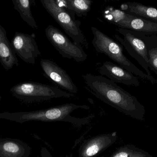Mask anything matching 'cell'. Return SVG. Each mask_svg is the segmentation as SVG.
<instances>
[{
    "instance_id": "obj_1",
    "label": "cell",
    "mask_w": 157,
    "mask_h": 157,
    "mask_svg": "<svg viewBox=\"0 0 157 157\" xmlns=\"http://www.w3.org/2000/svg\"><path fill=\"white\" fill-rule=\"evenodd\" d=\"M82 78L89 90L105 102L128 114L143 110L136 97L107 78L90 73Z\"/></svg>"
},
{
    "instance_id": "obj_2",
    "label": "cell",
    "mask_w": 157,
    "mask_h": 157,
    "mask_svg": "<svg viewBox=\"0 0 157 157\" xmlns=\"http://www.w3.org/2000/svg\"><path fill=\"white\" fill-rule=\"evenodd\" d=\"M78 109L88 110L90 107L85 105L67 103L55 107L36 111L27 112H4L0 113V118L22 124L28 121L70 122L77 126L82 125L89 122V117L78 118L72 117L70 114Z\"/></svg>"
},
{
    "instance_id": "obj_3",
    "label": "cell",
    "mask_w": 157,
    "mask_h": 157,
    "mask_svg": "<svg viewBox=\"0 0 157 157\" xmlns=\"http://www.w3.org/2000/svg\"><path fill=\"white\" fill-rule=\"evenodd\" d=\"M94 35L92 44L98 53L105 54L119 66L130 71L134 75L150 82L156 83V79L143 72L131 62L123 53V46L95 27H91Z\"/></svg>"
},
{
    "instance_id": "obj_4",
    "label": "cell",
    "mask_w": 157,
    "mask_h": 157,
    "mask_svg": "<svg viewBox=\"0 0 157 157\" xmlns=\"http://www.w3.org/2000/svg\"><path fill=\"white\" fill-rule=\"evenodd\" d=\"M41 2L74 43L88 48L89 44L80 28L81 22L75 19L74 13L67 9L61 1L41 0Z\"/></svg>"
},
{
    "instance_id": "obj_5",
    "label": "cell",
    "mask_w": 157,
    "mask_h": 157,
    "mask_svg": "<svg viewBox=\"0 0 157 157\" xmlns=\"http://www.w3.org/2000/svg\"><path fill=\"white\" fill-rule=\"evenodd\" d=\"M13 97L26 103L37 102L59 98H71L74 94L57 87L33 82H21L10 89Z\"/></svg>"
},
{
    "instance_id": "obj_6",
    "label": "cell",
    "mask_w": 157,
    "mask_h": 157,
    "mask_svg": "<svg viewBox=\"0 0 157 157\" xmlns=\"http://www.w3.org/2000/svg\"><path fill=\"white\" fill-rule=\"evenodd\" d=\"M117 31L123 37L115 34V39L124 47L130 56L138 62L146 71V74L152 77L151 71L154 73L155 71L149 62L147 47L140 36V33L121 28L117 29Z\"/></svg>"
},
{
    "instance_id": "obj_7",
    "label": "cell",
    "mask_w": 157,
    "mask_h": 157,
    "mask_svg": "<svg viewBox=\"0 0 157 157\" xmlns=\"http://www.w3.org/2000/svg\"><path fill=\"white\" fill-rule=\"evenodd\" d=\"M45 35L51 44L63 57L73 59L78 63L87 59V54L82 46L71 42L56 27L48 25L45 29Z\"/></svg>"
},
{
    "instance_id": "obj_8",
    "label": "cell",
    "mask_w": 157,
    "mask_h": 157,
    "mask_svg": "<svg viewBox=\"0 0 157 157\" xmlns=\"http://www.w3.org/2000/svg\"><path fill=\"white\" fill-rule=\"evenodd\" d=\"M35 34H28L16 32L11 44L15 54L25 63L34 65L41 55L35 40Z\"/></svg>"
},
{
    "instance_id": "obj_9",
    "label": "cell",
    "mask_w": 157,
    "mask_h": 157,
    "mask_svg": "<svg viewBox=\"0 0 157 157\" xmlns=\"http://www.w3.org/2000/svg\"><path fill=\"white\" fill-rule=\"evenodd\" d=\"M40 64L44 74L48 79L68 92L73 94H78V88L71 77L56 63L49 59H42Z\"/></svg>"
},
{
    "instance_id": "obj_10",
    "label": "cell",
    "mask_w": 157,
    "mask_h": 157,
    "mask_svg": "<svg viewBox=\"0 0 157 157\" xmlns=\"http://www.w3.org/2000/svg\"><path fill=\"white\" fill-rule=\"evenodd\" d=\"M98 71L101 75L105 76L115 83L135 87H138L140 84L138 78L134 74L111 61L104 62L99 67Z\"/></svg>"
},
{
    "instance_id": "obj_11",
    "label": "cell",
    "mask_w": 157,
    "mask_h": 157,
    "mask_svg": "<svg viewBox=\"0 0 157 157\" xmlns=\"http://www.w3.org/2000/svg\"><path fill=\"white\" fill-rule=\"evenodd\" d=\"M31 151L30 146L20 140L0 139V157H29Z\"/></svg>"
},
{
    "instance_id": "obj_12",
    "label": "cell",
    "mask_w": 157,
    "mask_h": 157,
    "mask_svg": "<svg viewBox=\"0 0 157 157\" xmlns=\"http://www.w3.org/2000/svg\"><path fill=\"white\" fill-rule=\"evenodd\" d=\"M114 135L97 136L85 141L79 151V157H94L113 144Z\"/></svg>"
},
{
    "instance_id": "obj_13",
    "label": "cell",
    "mask_w": 157,
    "mask_h": 157,
    "mask_svg": "<svg viewBox=\"0 0 157 157\" xmlns=\"http://www.w3.org/2000/svg\"><path fill=\"white\" fill-rule=\"evenodd\" d=\"M118 27L150 35H157V22L127 13Z\"/></svg>"
},
{
    "instance_id": "obj_14",
    "label": "cell",
    "mask_w": 157,
    "mask_h": 157,
    "mask_svg": "<svg viewBox=\"0 0 157 157\" xmlns=\"http://www.w3.org/2000/svg\"><path fill=\"white\" fill-rule=\"evenodd\" d=\"M0 62L3 67L8 71L18 67L19 60L16 57L12 45L10 43L5 28L0 24Z\"/></svg>"
},
{
    "instance_id": "obj_15",
    "label": "cell",
    "mask_w": 157,
    "mask_h": 157,
    "mask_svg": "<svg viewBox=\"0 0 157 157\" xmlns=\"http://www.w3.org/2000/svg\"><path fill=\"white\" fill-rule=\"evenodd\" d=\"M120 8L128 14L157 22V9L154 7L131 2L123 3Z\"/></svg>"
},
{
    "instance_id": "obj_16",
    "label": "cell",
    "mask_w": 157,
    "mask_h": 157,
    "mask_svg": "<svg viewBox=\"0 0 157 157\" xmlns=\"http://www.w3.org/2000/svg\"><path fill=\"white\" fill-rule=\"evenodd\" d=\"M14 8L21 15L22 19L33 29H37L38 26L32 12L31 0H12Z\"/></svg>"
},
{
    "instance_id": "obj_17",
    "label": "cell",
    "mask_w": 157,
    "mask_h": 157,
    "mask_svg": "<svg viewBox=\"0 0 157 157\" xmlns=\"http://www.w3.org/2000/svg\"><path fill=\"white\" fill-rule=\"evenodd\" d=\"M140 36L147 47L149 62L157 75V36L140 33Z\"/></svg>"
},
{
    "instance_id": "obj_18",
    "label": "cell",
    "mask_w": 157,
    "mask_h": 157,
    "mask_svg": "<svg viewBox=\"0 0 157 157\" xmlns=\"http://www.w3.org/2000/svg\"><path fill=\"white\" fill-rule=\"evenodd\" d=\"M61 2L67 9L79 17L87 15L93 2L90 0H63Z\"/></svg>"
},
{
    "instance_id": "obj_19",
    "label": "cell",
    "mask_w": 157,
    "mask_h": 157,
    "mask_svg": "<svg viewBox=\"0 0 157 157\" xmlns=\"http://www.w3.org/2000/svg\"><path fill=\"white\" fill-rule=\"evenodd\" d=\"M127 14V13L121 10H116L112 7H108L105 10L104 16L109 22L118 27L126 17Z\"/></svg>"
},
{
    "instance_id": "obj_20",
    "label": "cell",
    "mask_w": 157,
    "mask_h": 157,
    "mask_svg": "<svg viewBox=\"0 0 157 157\" xmlns=\"http://www.w3.org/2000/svg\"><path fill=\"white\" fill-rule=\"evenodd\" d=\"M110 157H149L142 151L138 150L130 149L127 147L119 150Z\"/></svg>"
},
{
    "instance_id": "obj_21",
    "label": "cell",
    "mask_w": 157,
    "mask_h": 157,
    "mask_svg": "<svg viewBox=\"0 0 157 157\" xmlns=\"http://www.w3.org/2000/svg\"><path fill=\"white\" fill-rule=\"evenodd\" d=\"M41 155L42 157H53L49 151L45 147H42Z\"/></svg>"
}]
</instances>
